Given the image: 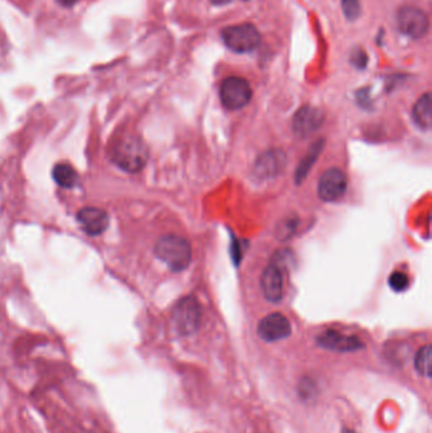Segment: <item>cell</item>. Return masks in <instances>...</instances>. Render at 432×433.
Here are the masks:
<instances>
[{"label":"cell","instance_id":"6da1fadb","mask_svg":"<svg viewBox=\"0 0 432 433\" xmlns=\"http://www.w3.org/2000/svg\"><path fill=\"white\" fill-rule=\"evenodd\" d=\"M113 162L127 172H138L149 160V149L136 136H126L118 141L112 152Z\"/></svg>","mask_w":432,"mask_h":433},{"label":"cell","instance_id":"7a4b0ae2","mask_svg":"<svg viewBox=\"0 0 432 433\" xmlns=\"http://www.w3.org/2000/svg\"><path fill=\"white\" fill-rule=\"evenodd\" d=\"M155 254L172 271H181L192 261V248L189 242L177 234L161 237L155 246Z\"/></svg>","mask_w":432,"mask_h":433},{"label":"cell","instance_id":"3957f363","mask_svg":"<svg viewBox=\"0 0 432 433\" xmlns=\"http://www.w3.org/2000/svg\"><path fill=\"white\" fill-rule=\"evenodd\" d=\"M200 318V305L192 296L183 298L172 310V324L183 336L192 335L198 330Z\"/></svg>","mask_w":432,"mask_h":433},{"label":"cell","instance_id":"277c9868","mask_svg":"<svg viewBox=\"0 0 432 433\" xmlns=\"http://www.w3.org/2000/svg\"><path fill=\"white\" fill-rule=\"evenodd\" d=\"M222 38L227 47L240 54L254 51L260 43L259 31L250 23L225 28V31L222 32Z\"/></svg>","mask_w":432,"mask_h":433},{"label":"cell","instance_id":"5b68a950","mask_svg":"<svg viewBox=\"0 0 432 433\" xmlns=\"http://www.w3.org/2000/svg\"><path fill=\"white\" fill-rule=\"evenodd\" d=\"M221 102L227 109L237 110L248 104L253 96V90L245 79L239 76L227 77L221 85Z\"/></svg>","mask_w":432,"mask_h":433},{"label":"cell","instance_id":"8992f818","mask_svg":"<svg viewBox=\"0 0 432 433\" xmlns=\"http://www.w3.org/2000/svg\"><path fill=\"white\" fill-rule=\"evenodd\" d=\"M429 17L419 8H402L398 13V27L411 38H422L429 32Z\"/></svg>","mask_w":432,"mask_h":433},{"label":"cell","instance_id":"52a82bcc","mask_svg":"<svg viewBox=\"0 0 432 433\" xmlns=\"http://www.w3.org/2000/svg\"><path fill=\"white\" fill-rule=\"evenodd\" d=\"M348 189V178L345 172L332 167L323 172L318 181V197L325 202L341 199Z\"/></svg>","mask_w":432,"mask_h":433},{"label":"cell","instance_id":"ba28073f","mask_svg":"<svg viewBox=\"0 0 432 433\" xmlns=\"http://www.w3.org/2000/svg\"><path fill=\"white\" fill-rule=\"evenodd\" d=\"M292 328L287 317L281 313H271L262 318L258 326V335L267 342H276L290 335Z\"/></svg>","mask_w":432,"mask_h":433},{"label":"cell","instance_id":"9c48e42d","mask_svg":"<svg viewBox=\"0 0 432 433\" xmlns=\"http://www.w3.org/2000/svg\"><path fill=\"white\" fill-rule=\"evenodd\" d=\"M82 231L89 236H99L110 226V217L103 209L96 206H87L76 214Z\"/></svg>","mask_w":432,"mask_h":433},{"label":"cell","instance_id":"30bf717a","mask_svg":"<svg viewBox=\"0 0 432 433\" xmlns=\"http://www.w3.org/2000/svg\"><path fill=\"white\" fill-rule=\"evenodd\" d=\"M323 121H325V116H323L322 110L311 107V105H304L295 113V119H293V130L297 136L307 137L313 132L317 131L318 128H321Z\"/></svg>","mask_w":432,"mask_h":433},{"label":"cell","instance_id":"8fae6325","mask_svg":"<svg viewBox=\"0 0 432 433\" xmlns=\"http://www.w3.org/2000/svg\"><path fill=\"white\" fill-rule=\"evenodd\" d=\"M318 344L327 350L351 352L363 349L364 344L357 337L346 336L337 331H326L317 338Z\"/></svg>","mask_w":432,"mask_h":433},{"label":"cell","instance_id":"7c38bea8","mask_svg":"<svg viewBox=\"0 0 432 433\" xmlns=\"http://www.w3.org/2000/svg\"><path fill=\"white\" fill-rule=\"evenodd\" d=\"M285 161H287L285 153L281 150L265 152L256 161L255 174L260 179L274 178L284 170Z\"/></svg>","mask_w":432,"mask_h":433},{"label":"cell","instance_id":"4fadbf2b","mask_svg":"<svg viewBox=\"0 0 432 433\" xmlns=\"http://www.w3.org/2000/svg\"><path fill=\"white\" fill-rule=\"evenodd\" d=\"M261 288L269 302L276 303L283 298L284 282L281 268L278 265H269L261 278Z\"/></svg>","mask_w":432,"mask_h":433},{"label":"cell","instance_id":"5bb4252c","mask_svg":"<svg viewBox=\"0 0 432 433\" xmlns=\"http://www.w3.org/2000/svg\"><path fill=\"white\" fill-rule=\"evenodd\" d=\"M412 117L421 128L429 130L431 127L432 99L430 93H426L425 96H421L417 103L415 104L412 110Z\"/></svg>","mask_w":432,"mask_h":433},{"label":"cell","instance_id":"9a60e30c","mask_svg":"<svg viewBox=\"0 0 432 433\" xmlns=\"http://www.w3.org/2000/svg\"><path fill=\"white\" fill-rule=\"evenodd\" d=\"M52 178L62 189H73L79 183V175L69 164H57L52 170Z\"/></svg>","mask_w":432,"mask_h":433},{"label":"cell","instance_id":"2e32d148","mask_svg":"<svg viewBox=\"0 0 432 433\" xmlns=\"http://www.w3.org/2000/svg\"><path fill=\"white\" fill-rule=\"evenodd\" d=\"M323 149V139L317 141L312 144V147L309 149L308 153L306 155V158H303L302 162L298 166L297 172H295V181L297 184H301L303 180L307 178L309 170L312 169V166L315 162V160L318 158V155L321 153Z\"/></svg>","mask_w":432,"mask_h":433},{"label":"cell","instance_id":"e0dca14e","mask_svg":"<svg viewBox=\"0 0 432 433\" xmlns=\"http://www.w3.org/2000/svg\"><path fill=\"white\" fill-rule=\"evenodd\" d=\"M432 349L431 344H426L419 349L415 358V367L422 377H431Z\"/></svg>","mask_w":432,"mask_h":433},{"label":"cell","instance_id":"ac0fdd59","mask_svg":"<svg viewBox=\"0 0 432 433\" xmlns=\"http://www.w3.org/2000/svg\"><path fill=\"white\" fill-rule=\"evenodd\" d=\"M408 285H410V279H408V276L405 275V273L394 271L389 276V287L394 291H403V290L408 288Z\"/></svg>","mask_w":432,"mask_h":433},{"label":"cell","instance_id":"d6986e66","mask_svg":"<svg viewBox=\"0 0 432 433\" xmlns=\"http://www.w3.org/2000/svg\"><path fill=\"white\" fill-rule=\"evenodd\" d=\"M343 12L348 15V18L355 20L360 14V4L359 0H343Z\"/></svg>","mask_w":432,"mask_h":433},{"label":"cell","instance_id":"ffe728a7","mask_svg":"<svg viewBox=\"0 0 432 433\" xmlns=\"http://www.w3.org/2000/svg\"><path fill=\"white\" fill-rule=\"evenodd\" d=\"M295 229V223L293 220H290L285 223V225H283L281 227H279V231H281V238H289L292 234H293V231Z\"/></svg>","mask_w":432,"mask_h":433},{"label":"cell","instance_id":"44dd1931","mask_svg":"<svg viewBox=\"0 0 432 433\" xmlns=\"http://www.w3.org/2000/svg\"><path fill=\"white\" fill-rule=\"evenodd\" d=\"M352 60L354 62L357 63L359 68H364L365 66V63L368 61V57L365 55V52L364 51H357V56H354L352 57Z\"/></svg>","mask_w":432,"mask_h":433},{"label":"cell","instance_id":"7402d4cb","mask_svg":"<svg viewBox=\"0 0 432 433\" xmlns=\"http://www.w3.org/2000/svg\"><path fill=\"white\" fill-rule=\"evenodd\" d=\"M56 1L60 3L64 7H73V6H75L79 0H56Z\"/></svg>","mask_w":432,"mask_h":433},{"label":"cell","instance_id":"603a6c76","mask_svg":"<svg viewBox=\"0 0 432 433\" xmlns=\"http://www.w3.org/2000/svg\"><path fill=\"white\" fill-rule=\"evenodd\" d=\"M214 4H226V3H230L231 0H212Z\"/></svg>","mask_w":432,"mask_h":433},{"label":"cell","instance_id":"cb8c5ba5","mask_svg":"<svg viewBox=\"0 0 432 433\" xmlns=\"http://www.w3.org/2000/svg\"><path fill=\"white\" fill-rule=\"evenodd\" d=\"M343 433H357L355 432V431H352V430H346V428H345V430H343Z\"/></svg>","mask_w":432,"mask_h":433}]
</instances>
